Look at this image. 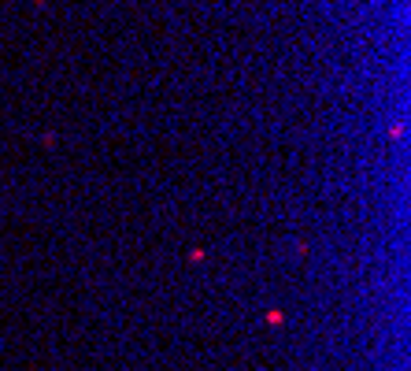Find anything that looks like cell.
Masks as SVG:
<instances>
[{"label": "cell", "instance_id": "1", "mask_svg": "<svg viewBox=\"0 0 411 371\" xmlns=\"http://www.w3.org/2000/svg\"><path fill=\"white\" fill-rule=\"evenodd\" d=\"M38 4H45V0H38Z\"/></svg>", "mask_w": 411, "mask_h": 371}]
</instances>
